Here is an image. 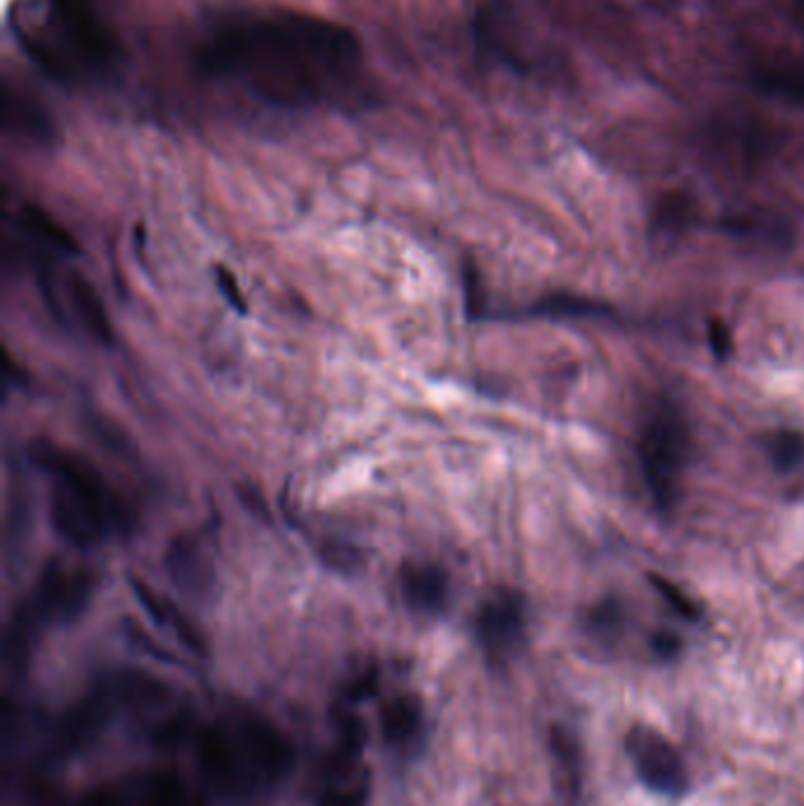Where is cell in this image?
<instances>
[{
    "mask_svg": "<svg viewBox=\"0 0 804 806\" xmlns=\"http://www.w3.org/2000/svg\"><path fill=\"white\" fill-rule=\"evenodd\" d=\"M421 708L413 698H394L380 712V729L384 741L394 747L409 745L421 733Z\"/></svg>",
    "mask_w": 804,
    "mask_h": 806,
    "instance_id": "cell-18",
    "label": "cell"
},
{
    "mask_svg": "<svg viewBox=\"0 0 804 806\" xmlns=\"http://www.w3.org/2000/svg\"><path fill=\"white\" fill-rule=\"evenodd\" d=\"M477 641L484 656L494 665H505L523 644L527 633V604L512 590L496 592L488 597L475 621Z\"/></svg>",
    "mask_w": 804,
    "mask_h": 806,
    "instance_id": "cell-6",
    "label": "cell"
},
{
    "mask_svg": "<svg viewBox=\"0 0 804 806\" xmlns=\"http://www.w3.org/2000/svg\"><path fill=\"white\" fill-rule=\"evenodd\" d=\"M319 806H366V791L363 787H334L319 799Z\"/></svg>",
    "mask_w": 804,
    "mask_h": 806,
    "instance_id": "cell-25",
    "label": "cell"
},
{
    "mask_svg": "<svg viewBox=\"0 0 804 806\" xmlns=\"http://www.w3.org/2000/svg\"><path fill=\"white\" fill-rule=\"evenodd\" d=\"M124 795L114 787H97V791L85 793L76 806H124Z\"/></svg>",
    "mask_w": 804,
    "mask_h": 806,
    "instance_id": "cell-27",
    "label": "cell"
},
{
    "mask_svg": "<svg viewBox=\"0 0 804 806\" xmlns=\"http://www.w3.org/2000/svg\"><path fill=\"white\" fill-rule=\"evenodd\" d=\"M97 577L91 569L66 564L62 559L50 562L31 597L17 608L8 629V646L14 651L31 654L33 639L50 623H72L91 604Z\"/></svg>",
    "mask_w": 804,
    "mask_h": 806,
    "instance_id": "cell-4",
    "label": "cell"
},
{
    "mask_svg": "<svg viewBox=\"0 0 804 806\" xmlns=\"http://www.w3.org/2000/svg\"><path fill=\"white\" fill-rule=\"evenodd\" d=\"M401 597L415 613H440L448 600V575L434 564H409L399 575Z\"/></svg>",
    "mask_w": 804,
    "mask_h": 806,
    "instance_id": "cell-13",
    "label": "cell"
},
{
    "mask_svg": "<svg viewBox=\"0 0 804 806\" xmlns=\"http://www.w3.org/2000/svg\"><path fill=\"white\" fill-rule=\"evenodd\" d=\"M689 423L673 403H660L639 436V467L646 490L660 515H670L681 496L689 460Z\"/></svg>",
    "mask_w": 804,
    "mask_h": 806,
    "instance_id": "cell-5",
    "label": "cell"
},
{
    "mask_svg": "<svg viewBox=\"0 0 804 806\" xmlns=\"http://www.w3.org/2000/svg\"><path fill=\"white\" fill-rule=\"evenodd\" d=\"M197 64L205 76L288 109L352 107L369 74L352 29L288 8L220 17L197 45Z\"/></svg>",
    "mask_w": 804,
    "mask_h": 806,
    "instance_id": "cell-1",
    "label": "cell"
},
{
    "mask_svg": "<svg viewBox=\"0 0 804 806\" xmlns=\"http://www.w3.org/2000/svg\"><path fill=\"white\" fill-rule=\"evenodd\" d=\"M625 745L637 768V776L649 791L673 797L687 791L685 762L666 735L652 727L637 724L627 733Z\"/></svg>",
    "mask_w": 804,
    "mask_h": 806,
    "instance_id": "cell-7",
    "label": "cell"
},
{
    "mask_svg": "<svg viewBox=\"0 0 804 806\" xmlns=\"http://www.w3.org/2000/svg\"><path fill=\"white\" fill-rule=\"evenodd\" d=\"M130 587L135 592V597L139 600V604L147 608V613L156 623L170 629V633L178 637L189 648V651H194L197 656H205L203 637L197 633V627L191 625L178 608H174L168 600H163L161 594H156L151 587H147L142 581H135L133 577Z\"/></svg>",
    "mask_w": 804,
    "mask_h": 806,
    "instance_id": "cell-15",
    "label": "cell"
},
{
    "mask_svg": "<svg viewBox=\"0 0 804 806\" xmlns=\"http://www.w3.org/2000/svg\"><path fill=\"white\" fill-rule=\"evenodd\" d=\"M17 226H20L31 243H36L43 251L62 255H76L78 251L76 241L68 236L64 226L36 205H24L20 213H17Z\"/></svg>",
    "mask_w": 804,
    "mask_h": 806,
    "instance_id": "cell-17",
    "label": "cell"
},
{
    "mask_svg": "<svg viewBox=\"0 0 804 806\" xmlns=\"http://www.w3.org/2000/svg\"><path fill=\"white\" fill-rule=\"evenodd\" d=\"M14 41L45 76L62 85H93L120 60L116 33L93 0H14Z\"/></svg>",
    "mask_w": 804,
    "mask_h": 806,
    "instance_id": "cell-2",
    "label": "cell"
},
{
    "mask_svg": "<svg viewBox=\"0 0 804 806\" xmlns=\"http://www.w3.org/2000/svg\"><path fill=\"white\" fill-rule=\"evenodd\" d=\"M654 651H656V656L670 660L681 651V639L673 633H656L654 635Z\"/></svg>",
    "mask_w": 804,
    "mask_h": 806,
    "instance_id": "cell-29",
    "label": "cell"
},
{
    "mask_svg": "<svg viewBox=\"0 0 804 806\" xmlns=\"http://www.w3.org/2000/svg\"><path fill=\"white\" fill-rule=\"evenodd\" d=\"M29 460L50 481V521L76 550H93L104 540L130 531V510L102 471L81 453L50 442H33Z\"/></svg>",
    "mask_w": 804,
    "mask_h": 806,
    "instance_id": "cell-3",
    "label": "cell"
},
{
    "mask_svg": "<svg viewBox=\"0 0 804 806\" xmlns=\"http://www.w3.org/2000/svg\"><path fill=\"white\" fill-rule=\"evenodd\" d=\"M218 284H220V288H222V293H224V297H226V303L234 305L239 311H246V303H243V297H241V293H239V288H236L234 276H232L230 272H226V269H220V272H218Z\"/></svg>",
    "mask_w": 804,
    "mask_h": 806,
    "instance_id": "cell-28",
    "label": "cell"
},
{
    "mask_svg": "<svg viewBox=\"0 0 804 806\" xmlns=\"http://www.w3.org/2000/svg\"><path fill=\"white\" fill-rule=\"evenodd\" d=\"M758 83L762 91L804 104V72H785V68H779V72L760 74Z\"/></svg>",
    "mask_w": 804,
    "mask_h": 806,
    "instance_id": "cell-22",
    "label": "cell"
},
{
    "mask_svg": "<svg viewBox=\"0 0 804 806\" xmlns=\"http://www.w3.org/2000/svg\"><path fill=\"white\" fill-rule=\"evenodd\" d=\"M166 566L172 577V583L187 594H194V597H203V594L211 592L215 571L213 562L208 556L205 542L199 535H180L170 542L168 554H166Z\"/></svg>",
    "mask_w": 804,
    "mask_h": 806,
    "instance_id": "cell-10",
    "label": "cell"
},
{
    "mask_svg": "<svg viewBox=\"0 0 804 806\" xmlns=\"http://www.w3.org/2000/svg\"><path fill=\"white\" fill-rule=\"evenodd\" d=\"M649 581L654 583V587L658 590V594H660V597L663 600H666L677 613H679V616H685V618H698V608H696V604L687 597V594L685 592H681L677 585H673L670 581H668V577H663V575H649Z\"/></svg>",
    "mask_w": 804,
    "mask_h": 806,
    "instance_id": "cell-23",
    "label": "cell"
},
{
    "mask_svg": "<svg viewBox=\"0 0 804 806\" xmlns=\"http://www.w3.org/2000/svg\"><path fill=\"white\" fill-rule=\"evenodd\" d=\"M236 743L255 781L276 783L293 768L295 752L284 731L269 720L248 714L243 717L236 733Z\"/></svg>",
    "mask_w": 804,
    "mask_h": 806,
    "instance_id": "cell-8",
    "label": "cell"
},
{
    "mask_svg": "<svg viewBox=\"0 0 804 806\" xmlns=\"http://www.w3.org/2000/svg\"><path fill=\"white\" fill-rule=\"evenodd\" d=\"M187 735V722L182 720V717H170V720H166L163 724L156 727L154 731V743L159 747H166V750H172L178 747Z\"/></svg>",
    "mask_w": 804,
    "mask_h": 806,
    "instance_id": "cell-24",
    "label": "cell"
},
{
    "mask_svg": "<svg viewBox=\"0 0 804 806\" xmlns=\"http://www.w3.org/2000/svg\"><path fill=\"white\" fill-rule=\"evenodd\" d=\"M102 687L109 691L114 703L159 708V706H168L172 700V691L166 681L156 679L154 675L142 672V670L114 672Z\"/></svg>",
    "mask_w": 804,
    "mask_h": 806,
    "instance_id": "cell-14",
    "label": "cell"
},
{
    "mask_svg": "<svg viewBox=\"0 0 804 806\" xmlns=\"http://www.w3.org/2000/svg\"><path fill=\"white\" fill-rule=\"evenodd\" d=\"M3 126L17 137L39 145H47L55 139V123L47 112L22 85H12L10 81H6L3 87Z\"/></svg>",
    "mask_w": 804,
    "mask_h": 806,
    "instance_id": "cell-11",
    "label": "cell"
},
{
    "mask_svg": "<svg viewBox=\"0 0 804 806\" xmlns=\"http://www.w3.org/2000/svg\"><path fill=\"white\" fill-rule=\"evenodd\" d=\"M708 342H710V349L715 352V357L727 359L731 354V347H733L729 326H724L720 321H712L710 328H708Z\"/></svg>",
    "mask_w": 804,
    "mask_h": 806,
    "instance_id": "cell-26",
    "label": "cell"
},
{
    "mask_svg": "<svg viewBox=\"0 0 804 806\" xmlns=\"http://www.w3.org/2000/svg\"><path fill=\"white\" fill-rule=\"evenodd\" d=\"M64 293H66L68 307H72L76 321L81 324V328L87 332V336L99 344H107V347L114 344V338H116L114 324H112L107 307H104L95 286L78 272H72L66 276Z\"/></svg>",
    "mask_w": 804,
    "mask_h": 806,
    "instance_id": "cell-12",
    "label": "cell"
},
{
    "mask_svg": "<svg viewBox=\"0 0 804 806\" xmlns=\"http://www.w3.org/2000/svg\"><path fill=\"white\" fill-rule=\"evenodd\" d=\"M145 802L147 806H189L184 797V785L172 768L156 771L149 778Z\"/></svg>",
    "mask_w": 804,
    "mask_h": 806,
    "instance_id": "cell-20",
    "label": "cell"
},
{
    "mask_svg": "<svg viewBox=\"0 0 804 806\" xmlns=\"http://www.w3.org/2000/svg\"><path fill=\"white\" fill-rule=\"evenodd\" d=\"M592 635L600 637V639H616L621 633H623V625H625V613H623V606L618 604V600L609 597L604 602H600L597 606H594L590 611V621H588Z\"/></svg>",
    "mask_w": 804,
    "mask_h": 806,
    "instance_id": "cell-21",
    "label": "cell"
},
{
    "mask_svg": "<svg viewBox=\"0 0 804 806\" xmlns=\"http://www.w3.org/2000/svg\"><path fill=\"white\" fill-rule=\"evenodd\" d=\"M766 455L779 471H795L804 465V434L795 429H776L764 442Z\"/></svg>",
    "mask_w": 804,
    "mask_h": 806,
    "instance_id": "cell-19",
    "label": "cell"
},
{
    "mask_svg": "<svg viewBox=\"0 0 804 806\" xmlns=\"http://www.w3.org/2000/svg\"><path fill=\"white\" fill-rule=\"evenodd\" d=\"M199 764L208 785L224 797H243L251 793L255 778L243 760L239 743L220 727H208L197 741Z\"/></svg>",
    "mask_w": 804,
    "mask_h": 806,
    "instance_id": "cell-9",
    "label": "cell"
},
{
    "mask_svg": "<svg viewBox=\"0 0 804 806\" xmlns=\"http://www.w3.org/2000/svg\"><path fill=\"white\" fill-rule=\"evenodd\" d=\"M550 750L557 771V791L567 799V804L579 799L583 783V757L579 743L562 727H554L550 733Z\"/></svg>",
    "mask_w": 804,
    "mask_h": 806,
    "instance_id": "cell-16",
    "label": "cell"
}]
</instances>
